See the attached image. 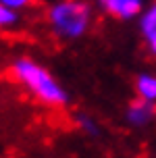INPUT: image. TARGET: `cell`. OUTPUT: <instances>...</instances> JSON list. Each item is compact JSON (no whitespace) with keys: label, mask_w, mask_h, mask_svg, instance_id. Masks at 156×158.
Instances as JSON below:
<instances>
[{"label":"cell","mask_w":156,"mask_h":158,"mask_svg":"<svg viewBox=\"0 0 156 158\" xmlns=\"http://www.w3.org/2000/svg\"><path fill=\"white\" fill-rule=\"evenodd\" d=\"M133 89H135V98L156 104V73H140L133 81Z\"/></svg>","instance_id":"obj_6"},{"label":"cell","mask_w":156,"mask_h":158,"mask_svg":"<svg viewBox=\"0 0 156 158\" xmlns=\"http://www.w3.org/2000/svg\"><path fill=\"white\" fill-rule=\"evenodd\" d=\"M4 6H8L11 10H15V13H21L25 8H29L33 4V0H0Z\"/></svg>","instance_id":"obj_9"},{"label":"cell","mask_w":156,"mask_h":158,"mask_svg":"<svg viewBox=\"0 0 156 158\" xmlns=\"http://www.w3.org/2000/svg\"><path fill=\"white\" fill-rule=\"evenodd\" d=\"M146 4L148 0H96V6L117 21H137Z\"/></svg>","instance_id":"obj_3"},{"label":"cell","mask_w":156,"mask_h":158,"mask_svg":"<svg viewBox=\"0 0 156 158\" xmlns=\"http://www.w3.org/2000/svg\"><path fill=\"white\" fill-rule=\"evenodd\" d=\"M125 121L129 127H135V129H144V127L152 125L156 121V104L135 98L125 108Z\"/></svg>","instance_id":"obj_5"},{"label":"cell","mask_w":156,"mask_h":158,"mask_svg":"<svg viewBox=\"0 0 156 158\" xmlns=\"http://www.w3.org/2000/svg\"><path fill=\"white\" fill-rule=\"evenodd\" d=\"M19 13L15 10H11L8 6H4L2 2H0V31H6V29H13L19 25Z\"/></svg>","instance_id":"obj_7"},{"label":"cell","mask_w":156,"mask_h":158,"mask_svg":"<svg viewBox=\"0 0 156 158\" xmlns=\"http://www.w3.org/2000/svg\"><path fill=\"white\" fill-rule=\"evenodd\" d=\"M48 29L62 42L86 38L94 23V4L90 0H52L46 6Z\"/></svg>","instance_id":"obj_2"},{"label":"cell","mask_w":156,"mask_h":158,"mask_svg":"<svg viewBox=\"0 0 156 158\" xmlns=\"http://www.w3.org/2000/svg\"><path fill=\"white\" fill-rule=\"evenodd\" d=\"M77 125H79V129H81L83 133H87V135H98L100 133L98 123H96L90 114H77Z\"/></svg>","instance_id":"obj_8"},{"label":"cell","mask_w":156,"mask_h":158,"mask_svg":"<svg viewBox=\"0 0 156 158\" xmlns=\"http://www.w3.org/2000/svg\"><path fill=\"white\" fill-rule=\"evenodd\" d=\"M11 75L36 102L48 108H62L69 102V94L56 75L31 56H17L11 63Z\"/></svg>","instance_id":"obj_1"},{"label":"cell","mask_w":156,"mask_h":158,"mask_svg":"<svg viewBox=\"0 0 156 158\" xmlns=\"http://www.w3.org/2000/svg\"><path fill=\"white\" fill-rule=\"evenodd\" d=\"M137 31L146 50L156 56V0H148L146 8L137 17Z\"/></svg>","instance_id":"obj_4"}]
</instances>
